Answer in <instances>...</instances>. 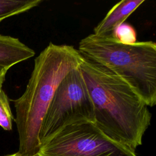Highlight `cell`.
Listing matches in <instances>:
<instances>
[{
  "label": "cell",
  "mask_w": 156,
  "mask_h": 156,
  "mask_svg": "<svg viewBox=\"0 0 156 156\" xmlns=\"http://www.w3.org/2000/svg\"><path fill=\"white\" fill-rule=\"evenodd\" d=\"M83 56L73 46L50 43L35 58L26 90L14 104V121L19 136V156L37 155L41 144V124L54 96L64 77L78 67Z\"/></svg>",
  "instance_id": "obj_2"
},
{
  "label": "cell",
  "mask_w": 156,
  "mask_h": 156,
  "mask_svg": "<svg viewBox=\"0 0 156 156\" xmlns=\"http://www.w3.org/2000/svg\"><path fill=\"white\" fill-rule=\"evenodd\" d=\"M144 1V0H122L116 3L94 27L93 34L110 35L116 27L124 23L125 20Z\"/></svg>",
  "instance_id": "obj_6"
},
{
  "label": "cell",
  "mask_w": 156,
  "mask_h": 156,
  "mask_svg": "<svg viewBox=\"0 0 156 156\" xmlns=\"http://www.w3.org/2000/svg\"><path fill=\"white\" fill-rule=\"evenodd\" d=\"M94 121V105L79 66L64 77L54 92L41 124L40 144L68 126Z\"/></svg>",
  "instance_id": "obj_4"
},
{
  "label": "cell",
  "mask_w": 156,
  "mask_h": 156,
  "mask_svg": "<svg viewBox=\"0 0 156 156\" xmlns=\"http://www.w3.org/2000/svg\"><path fill=\"white\" fill-rule=\"evenodd\" d=\"M79 68L94 105L95 125L112 140L135 151L151 124L147 104L106 68L83 57Z\"/></svg>",
  "instance_id": "obj_1"
},
{
  "label": "cell",
  "mask_w": 156,
  "mask_h": 156,
  "mask_svg": "<svg viewBox=\"0 0 156 156\" xmlns=\"http://www.w3.org/2000/svg\"><path fill=\"white\" fill-rule=\"evenodd\" d=\"M7 71H8L7 69L4 67L0 66V82H4L5 79V75L7 73Z\"/></svg>",
  "instance_id": "obj_11"
},
{
  "label": "cell",
  "mask_w": 156,
  "mask_h": 156,
  "mask_svg": "<svg viewBox=\"0 0 156 156\" xmlns=\"http://www.w3.org/2000/svg\"><path fill=\"white\" fill-rule=\"evenodd\" d=\"M35 51L18 38L0 34V66H12L34 56Z\"/></svg>",
  "instance_id": "obj_7"
},
{
  "label": "cell",
  "mask_w": 156,
  "mask_h": 156,
  "mask_svg": "<svg viewBox=\"0 0 156 156\" xmlns=\"http://www.w3.org/2000/svg\"><path fill=\"white\" fill-rule=\"evenodd\" d=\"M5 156H19V155H17L15 153V154H10V155H5ZM35 156H38V155H35Z\"/></svg>",
  "instance_id": "obj_12"
},
{
  "label": "cell",
  "mask_w": 156,
  "mask_h": 156,
  "mask_svg": "<svg viewBox=\"0 0 156 156\" xmlns=\"http://www.w3.org/2000/svg\"><path fill=\"white\" fill-rule=\"evenodd\" d=\"M128 83L148 107L156 104V43L152 41L123 44L109 35L90 34L77 49Z\"/></svg>",
  "instance_id": "obj_3"
},
{
  "label": "cell",
  "mask_w": 156,
  "mask_h": 156,
  "mask_svg": "<svg viewBox=\"0 0 156 156\" xmlns=\"http://www.w3.org/2000/svg\"><path fill=\"white\" fill-rule=\"evenodd\" d=\"M42 0H0V22L9 17L29 11Z\"/></svg>",
  "instance_id": "obj_8"
},
{
  "label": "cell",
  "mask_w": 156,
  "mask_h": 156,
  "mask_svg": "<svg viewBox=\"0 0 156 156\" xmlns=\"http://www.w3.org/2000/svg\"><path fill=\"white\" fill-rule=\"evenodd\" d=\"M113 40L123 44H132L136 42V32L129 23H123L116 27L110 34Z\"/></svg>",
  "instance_id": "obj_10"
},
{
  "label": "cell",
  "mask_w": 156,
  "mask_h": 156,
  "mask_svg": "<svg viewBox=\"0 0 156 156\" xmlns=\"http://www.w3.org/2000/svg\"><path fill=\"white\" fill-rule=\"evenodd\" d=\"M4 82H0V126L5 130L10 131L12 129V121L14 118L7 95L2 89Z\"/></svg>",
  "instance_id": "obj_9"
},
{
  "label": "cell",
  "mask_w": 156,
  "mask_h": 156,
  "mask_svg": "<svg viewBox=\"0 0 156 156\" xmlns=\"http://www.w3.org/2000/svg\"><path fill=\"white\" fill-rule=\"evenodd\" d=\"M38 156H137L107 137L94 122L68 126L44 143Z\"/></svg>",
  "instance_id": "obj_5"
}]
</instances>
